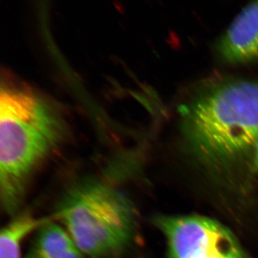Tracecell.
Segmentation results:
<instances>
[{"label": "cell", "instance_id": "5b68a950", "mask_svg": "<svg viewBox=\"0 0 258 258\" xmlns=\"http://www.w3.org/2000/svg\"><path fill=\"white\" fill-rule=\"evenodd\" d=\"M218 50L230 63H248L258 60V1L237 15L219 42Z\"/></svg>", "mask_w": 258, "mask_h": 258}, {"label": "cell", "instance_id": "3957f363", "mask_svg": "<svg viewBox=\"0 0 258 258\" xmlns=\"http://www.w3.org/2000/svg\"><path fill=\"white\" fill-rule=\"evenodd\" d=\"M52 217L88 258H109L125 252L138 227L132 200L115 185L97 178L71 185Z\"/></svg>", "mask_w": 258, "mask_h": 258}, {"label": "cell", "instance_id": "7a4b0ae2", "mask_svg": "<svg viewBox=\"0 0 258 258\" xmlns=\"http://www.w3.org/2000/svg\"><path fill=\"white\" fill-rule=\"evenodd\" d=\"M183 137L200 159L224 164L253 152L258 139V82L223 81L181 105Z\"/></svg>", "mask_w": 258, "mask_h": 258}, {"label": "cell", "instance_id": "277c9868", "mask_svg": "<svg viewBox=\"0 0 258 258\" xmlns=\"http://www.w3.org/2000/svg\"><path fill=\"white\" fill-rule=\"evenodd\" d=\"M165 237L169 258H250L228 228L200 215L154 218Z\"/></svg>", "mask_w": 258, "mask_h": 258}, {"label": "cell", "instance_id": "52a82bcc", "mask_svg": "<svg viewBox=\"0 0 258 258\" xmlns=\"http://www.w3.org/2000/svg\"><path fill=\"white\" fill-rule=\"evenodd\" d=\"M2 229L0 234V258H22L23 240L37 231L50 218H37L31 212H18Z\"/></svg>", "mask_w": 258, "mask_h": 258}, {"label": "cell", "instance_id": "6da1fadb", "mask_svg": "<svg viewBox=\"0 0 258 258\" xmlns=\"http://www.w3.org/2000/svg\"><path fill=\"white\" fill-rule=\"evenodd\" d=\"M62 122L41 97L3 87L0 94V201L18 214L34 176L60 143Z\"/></svg>", "mask_w": 258, "mask_h": 258}, {"label": "cell", "instance_id": "8992f818", "mask_svg": "<svg viewBox=\"0 0 258 258\" xmlns=\"http://www.w3.org/2000/svg\"><path fill=\"white\" fill-rule=\"evenodd\" d=\"M25 258H88L63 227L52 220L35 234Z\"/></svg>", "mask_w": 258, "mask_h": 258}, {"label": "cell", "instance_id": "ba28073f", "mask_svg": "<svg viewBox=\"0 0 258 258\" xmlns=\"http://www.w3.org/2000/svg\"><path fill=\"white\" fill-rule=\"evenodd\" d=\"M253 154L254 165H255L256 169H257V171H258V139L257 142H256L255 146H254Z\"/></svg>", "mask_w": 258, "mask_h": 258}]
</instances>
